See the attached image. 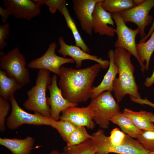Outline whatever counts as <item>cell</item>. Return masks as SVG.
<instances>
[{"instance_id":"obj_1","label":"cell","mask_w":154,"mask_h":154,"mask_svg":"<svg viewBox=\"0 0 154 154\" xmlns=\"http://www.w3.org/2000/svg\"><path fill=\"white\" fill-rule=\"evenodd\" d=\"M101 68L98 63L79 69L61 66L58 85L63 97L74 104L86 102L91 98L93 84Z\"/></svg>"},{"instance_id":"obj_2","label":"cell","mask_w":154,"mask_h":154,"mask_svg":"<svg viewBox=\"0 0 154 154\" xmlns=\"http://www.w3.org/2000/svg\"><path fill=\"white\" fill-rule=\"evenodd\" d=\"M114 61L117 67L119 76L114 80L113 91L118 104L127 94L134 98H141L138 87L133 74L135 67L131 62V54L125 50L116 48L114 51Z\"/></svg>"},{"instance_id":"obj_3","label":"cell","mask_w":154,"mask_h":154,"mask_svg":"<svg viewBox=\"0 0 154 154\" xmlns=\"http://www.w3.org/2000/svg\"><path fill=\"white\" fill-rule=\"evenodd\" d=\"M51 80L50 71L39 70L35 84L27 92L28 98L23 104L26 109L50 117V108L47 102L46 92Z\"/></svg>"},{"instance_id":"obj_4","label":"cell","mask_w":154,"mask_h":154,"mask_svg":"<svg viewBox=\"0 0 154 154\" xmlns=\"http://www.w3.org/2000/svg\"><path fill=\"white\" fill-rule=\"evenodd\" d=\"M25 58L17 47L4 54L0 52L1 70L15 79L23 86L31 81L30 74L26 67Z\"/></svg>"},{"instance_id":"obj_5","label":"cell","mask_w":154,"mask_h":154,"mask_svg":"<svg viewBox=\"0 0 154 154\" xmlns=\"http://www.w3.org/2000/svg\"><path fill=\"white\" fill-rule=\"evenodd\" d=\"M11 106V111L7 119L6 126L11 130H14L23 124L35 125H53L57 121L50 117L44 116L37 112L28 113L19 105L14 95L9 99Z\"/></svg>"},{"instance_id":"obj_6","label":"cell","mask_w":154,"mask_h":154,"mask_svg":"<svg viewBox=\"0 0 154 154\" xmlns=\"http://www.w3.org/2000/svg\"><path fill=\"white\" fill-rule=\"evenodd\" d=\"M89 106L93 112V121L104 129L108 128L110 119L120 111L119 106L110 91L92 99Z\"/></svg>"},{"instance_id":"obj_7","label":"cell","mask_w":154,"mask_h":154,"mask_svg":"<svg viewBox=\"0 0 154 154\" xmlns=\"http://www.w3.org/2000/svg\"><path fill=\"white\" fill-rule=\"evenodd\" d=\"M112 18L116 25V33L117 38L114 46L116 48H123L133 55L137 60L141 67V70L144 73L145 70V64L140 61L137 54L135 38L141 32L137 27L132 29L128 27L124 22L119 13H112Z\"/></svg>"},{"instance_id":"obj_8","label":"cell","mask_w":154,"mask_h":154,"mask_svg":"<svg viewBox=\"0 0 154 154\" xmlns=\"http://www.w3.org/2000/svg\"><path fill=\"white\" fill-rule=\"evenodd\" d=\"M154 6V0H144L140 5L119 13L125 23L131 22L137 25L140 30L141 40L146 36L145 28L151 23L153 20L152 17L149 13Z\"/></svg>"},{"instance_id":"obj_9","label":"cell","mask_w":154,"mask_h":154,"mask_svg":"<svg viewBox=\"0 0 154 154\" xmlns=\"http://www.w3.org/2000/svg\"><path fill=\"white\" fill-rule=\"evenodd\" d=\"M57 47V45L55 42L51 43L44 54L29 62L28 67L31 69L48 70L58 75L60 68L62 65L75 63L72 58H66L57 55L55 53Z\"/></svg>"},{"instance_id":"obj_10","label":"cell","mask_w":154,"mask_h":154,"mask_svg":"<svg viewBox=\"0 0 154 154\" xmlns=\"http://www.w3.org/2000/svg\"><path fill=\"white\" fill-rule=\"evenodd\" d=\"M60 48L58 52L63 57L67 56L70 57L75 61L76 67L79 68L82 65V62L85 60L94 61L99 64L101 68L106 69L109 67V60H103L95 55H92L87 53L80 48L75 45H68L65 42L64 38L60 36L58 38Z\"/></svg>"},{"instance_id":"obj_11","label":"cell","mask_w":154,"mask_h":154,"mask_svg":"<svg viewBox=\"0 0 154 154\" xmlns=\"http://www.w3.org/2000/svg\"><path fill=\"white\" fill-rule=\"evenodd\" d=\"M50 84L47 87L50 96L47 97V101L50 110V117L54 120L58 121L60 114L65 109L78 104L70 102L63 96L62 91L57 84V75L54 74L51 77Z\"/></svg>"},{"instance_id":"obj_12","label":"cell","mask_w":154,"mask_h":154,"mask_svg":"<svg viewBox=\"0 0 154 154\" xmlns=\"http://www.w3.org/2000/svg\"><path fill=\"white\" fill-rule=\"evenodd\" d=\"M93 116V111L89 105L82 108L72 106L62 112L60 120L68 121L76 127H86L92 130L95 127Z\"/></svg>"},{"instance_id":"obj_13","label":"cell","mask_w":154,"mask_h":154,"mask_svg":"<svg viewBox=\"0 0 154 154\" xmlns=\"http://www.w3.org/2000/svg\"><path fill=\"white\" fill-rule=\"evenodd\" d=\"M114 153L119 154H149L137 140L125 134L123 142L120 145L114 146L109 141L102 143L99 147L96 154H108Z\"/></svg>"},{"instance_id":"obj_14","label":"cell","mask_w":154,"mask_h":154,"mask_svg":"<svg viewBox=\"0 0 154 154\" xmlns=\"http://www.w3.org/2000/svg\"><path fill=\"white\" fill-rule=\"evenodd\" d=\"M103 0H100L95 6L92 15L93 30L95 33L101 36L113 37L116 33V29L108 24L115 27V23L112 13L106 11L102 7L101 3Z\"/></svg>"},{"instance_id":"obj_15","label":"cell","mask_w":154,"mask_h":154,"mask_svg":"<svg viewBox=\"0 0 154 154\" xmlns=\"http://www.w3.org/2000/svg\"><path fill=\"white\" fill-rule=\"evenodd\" d=\"M3 2L11 15L17 19L31 20L41 13L40 7L32 0H4Z\"/></svg>"},{"instance_id":"obj_16","label":"cell","mask_w":154,"mask_h":154,"mask_svg":"<svg viewBox=\"0 0 154 154\" xmlns=\"http://www.w3.org/2000/svg\"><path fill=\"white\" fill-rule=\"evenodd\" d=\"M100 0H72V7L81 29L90 36L93 31L92 15L96 3Z\"/></svg>"},{"instance_id":"obj_17","label":"cell","mask_w":154,"mask_h":154,"mask_svg":"<svg viewBox=\"0 0 154 154\" xmlns=\"http://www.w3.org/2000/svg\"><path fill=\"white\" fill-rule=\"evenodd\" d=\"M114 51L112 49L110 50L108 52L110 62L108 69L100 84L96 87H93L91 98L92 99L96 98L105 91L111 92L113 91L114 81L118 74L117 67L114 62Z\"/></svg>"},{"instance_id":"obj_18","label":"cell","mask_w":154,"mask_h":154,"mask_svg":"<svg viewBox=\"0 0 154 154\" xmlns=\"http://www.w3.org/2000/svg\"><path fill=\"white\" fill-rule=\"evenodd\" d=\"M32 137L23 139L0 138V144L8 149L13 154H30L34 143Z\"/></svg>"},{"instance_id":"obj_19","label":"cell","mask_w":154,"mask_h":154,"mask_svg":"<svg viewBox=\"0 0 154 154\" xmlns=\"http://www.w3.org/2000/svg\"><path fill=\"white\" fill-rule=\"evenodd\" d=\"M58 10L63 16L67 27L71 30L75 40V46L83 51L89 54L90 49L85 43L77 29L75 22L72 17L67 7L66 1H63L59 7Z\"/></svg>"},{"instance_id":"obj_20","label":"cell","mask_w":154,"mask_h":154,"mask_svg":"<svg viewBox=\"0 0 154 154\" xmlns=\"http://www.w3.org/2000/svg\"><path fill=\"white\" fill-rule=\"evenodd\" d=\"M23 86L14 78L8 76L4 71L0 70V95L7 101L16 92Z\"/></svg>"},{"instance_id":"obj_21","label":"cell","mask_w":154,"mask_h":154,"mask_svg":"<svg viewBox=\"0 0 154 154\" xmlns=\"http://www.w3.org/2000/svg\"><path fill=\"white\" fill-rule=\"evenodd\" d=\"M146 111L141 110L135 112L127 108H125L122 112L131 120L134 125L138 129L141 130H153L154 124L147 116Z\"/></svg>"},{"instance_id":"obj_22","label":"cell","mask_w":154,"mask_h":154,"mask_svg":"<svg viewBox=\"0 0 154 154\" xmlns=\"http://www.w3.org/2000/svg\"><path fill=\"white\" fill-rule=\"evenodd\" d=\"M110 121L118 125L122 131L130 137L136 138L142 130L137 128L131 120L119 111L110 119Z\"/></svg>"},{"instance_id":"obj_23","label":"cell","mask_w":154,"mask_h":154,"mask_svg":"<svg viewBox=\"0 0 154 154\" xmlns=\"http://www.w3.org/2000/svg\"><path fill=\"white\" fill-rule=\"evenodd\" d=\"M136 47L139 60L143 64H144L146 62L145 70H147L149 68L151 56L154 52V31L148 40L136 44Z\"/></svg>"},{"instance_id":"obj_24","label":"cell","mask_w":154,"mask_h":154,"mask_svg":"<svg viewBox=\"0 0 154 154\" xmlns=\"http://www.w3.org/2000/svg\"><path fill=\"white\" fill-rule=\"evenodd\" d=\"M101 5L105 10L111 13H119L135 6L133 0H103Z\"/></svg>"},{"instance_id":"obj_25","label":"cell","mask_w":154,"mask_h":154,"mask_svg":"<svg viewBox=\"0 0 154 154\" xmlns=\"http://www.w3.org/2000/svg\"><path fill=\"white\" fill-rule=\"evenodd\" d=\"M96 146L91 139H88L78 145L68 146L64 148L66 154H96Z\"/></svg>"},{"instance_id":"obj_26","label":"cell","mask_w":154,"mask_h":154,"mask_svg":"<svg viewBox=\"0 0 154 154\" xmlns=\"http://www.w3.org/2000/svg\"><path fill=\"white\" fill-rule=\"evenodd\" d=\"M91 137L92 135L88 133L85 127H76L69 135L66 142V145H78Z\"/></svg>"},{"instance_id":"obj_27","label":"cell","mask_w":154,"mask_h":154,"mask_svg":"<svg viewBox=\"0 0 154 154\" xmlns=\"http://www.w3.org/2000/svg\"><path fill=\"white\" fill-rule=\"evenodd\" d=\"M137 140L150 152L154 151V129L143 130Z\"/></svg>"},{"instance_id":"obj_28","label":"cell","mask_w":154,"mask_h":154,"mask_svg":"<svg viewBox=\"0 0 154 154\" xmlns=\"http://www.w3.org/2000/svg\"><path fill=\"white\" fill-rule=\"evenodd\" d=\"M52 127L57 130L63 139L66 142L69 135L76 127L68 121L60 120L57 121Z\"/></svg>"},{"instance_id":"obj_29","label":"cell","mask_w":154,"mask_h":154,"mask_svg":"<svg viewBox=\"0 0 154 154\" xmlns=\"http://www.w3.org/2000/svg\"><path fill=\"white\" fill-rule=\"evenodd\" d=\"M10 108V105L7 101L0 97V130L4 131L5 129V121L6 117Z\"/></svg>"},{"instance_id":"obj_30","label":"cell","mask_w":154,"mask_h":154,"mask_svg":"<svg viewBox=\"0 0 154 154\" xmlns=\"http://www.w3.org/2000/svg\"><path fill=\"white\" fill-rule=\"evenodd\" d=\"M125 134L118 128L113 129L111 131L110 136H109L112 145L117 146L121 144L123 141Z\"/></svg>"},{"instance_id":"obj_31","label":"cell","mask_w":154,"mask_h":154,"mask_svg":"<svg viewBox=\"0 0 154 154\" xmlns=\"http://www.w3.org/2000/svg\"><path fill=\"white\" fill-rule=\"evenodd\" d=\"M10 26L8 23H6L0 26V50H2L7 45L5 40L9 35Z\"/></svg>"},{"instance_id":"obj_32","label":"cell","mask_w":154,"mask_h":154,"mask_svg":"<svg viewBox=\"0 0 154 154\" xmlns=\"http://www.w3.org/2000/svg\"><path fill=\"white\" fill-rule=\"evenodd\" d=\"M63 1V0H45V4L48 7L50 13L54 14Z\"/></svg>"},{"instance_id":"obj_33","label":"cell","mask_w":154,"mask_h":154,"mask_svg":"<svg viewBox=\"0 0 154 154\" xmlns=\"http://www.w3.org/2000/svg\"><path fill=\"white\" fill-rule=\"evenodd\" d=\"M0 14L2 22L4 24L6 23L8 18L11 15L9 11L7 8L4 9L1 6L0 7Z\"/></svg>"},{"instance_id":"obj_34","label":"cell","mask_w":154,"mask_h":154,"mask_svg":"<svg viewBox=\"0 0 154 154\" xmlns=\"http://www.w3.org/2000/svg\"><path fill=\"white\" fill-rule=\"evenodd\" d=\"M154 84V70L153 73L150 77H147L143 83V85L147 87L151 86Z\"/></svg>"},{"instance_id":"obj_35","label":"cell","mask_w":154,"mask_h":154,"mask_svg":"<svg viewBox=\"0 0 154 154\" xmlns=\"http://www.w3.org/2000/svg\"><path fill=\"white\" fill-rule=\"evenodd\" d=\"M154 31V20L153 22V24L149 31L146 36L145 38L142 39L139 42H143L146 41V40L147 39V38L150 36H151V34Z\"/></svg>"},{"instance_id":"obj_36","label":"cell","mask_w":154,"mask_h":154,"mask_svg":"<svg viewBox=\"0 0 154 154\" xmlns=\"http://www.w3.org/2000/svg\"><path fill=\"white\" fill-rule=\"evenodd\" d=\"M33 2L37 5L40 7V6L45 4V0H32Z\"/></svg>"},{"instance_id":"obj_37","label":"cell","mask_w":154,"mask_h":154,"mask_svg":"<svg viewBox=\"0 0 154 154\" xmlns=\"http://www.w3.org/2000/svg\"><path fill=\"white\" fill-rule=\"evenodd\" d=\"M146 114L147 117L154 124V114L150 112L146 111Z\"/></svg>"},{"instance_id":"obj_38","label":"cell","mask_w":154,"mask_h":154,"mask_svg":"<svg viewBox=\"0 0 154 154\" xmlns=\"http://www.w3.org/2000/svg\"><path fill=\"white\" fill-rule=\"evenodd\" d=\"M134 4L135 6L139 5L142 3L144 0H133Z\"/></svg>"},{"instance_id":"obj_39","label":"cell","mask_w":154,"mask_h":154,"mask_svg":"<svg viewBox=\"0 0 154 154\" xmlns=\"http://www.w3.org/2000/svg\"><path fill=\"white\" fill-rule=\"evenodd\" d=\"M144 104H145L147 105L153 107H154V104L149 101L147 99L145 100L144 102Z\"/></svg>"},{"instance_id":"obj_40","label":"cell","mask_w":154,"mask_h":154,"mask_svg":"<svg viewBox=\"0 0 154 154\" xmlns=\"http://www.w3.org/2000/svg\"><path fill=\"white\" fill-rule=\"evenodd\" d=\"M49 154H66L64 152H60L56 150H52Z\"/></svg>"},{"instance_id":"obj_41","label":"cell","mask_w":154,"mask_h":154,"mask_svg":"<svg viewBox=\"0 0 154 154\" xmlns=\"http://www.w3.org/2000/svg\"><path fill=\"white\" fill-rule=\"evenodd\" d=\"M149 154H154V151L150 152Z\"/></svg>"}]
</instances>
